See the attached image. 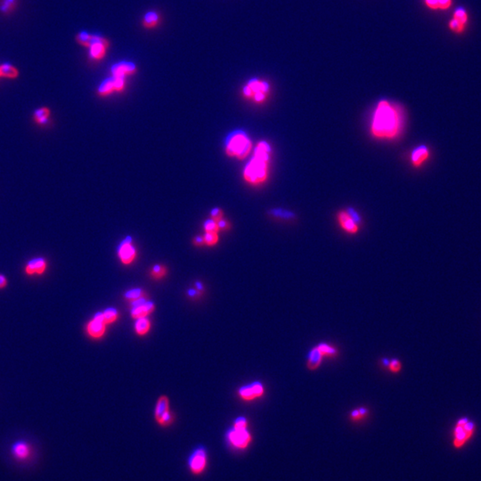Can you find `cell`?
I'll return each mask as SVG.
<instances>
[{"label": "cell", "instance_id": "obj_1", "mask_svg": "<svg viewBox=\"0 0 481 481\" xmlns=\"http://www.w3.org/2000/svg\"><path fill=\"white\" fill-rule=\"evenodd\" d=\"M405 125L402 108L387 100H381L373 112L371 132L380 140H392L399 136Z\"/></svg>", "mask_w": 481, "mask_h": 481}, {"label": "cell", "instance_id": "obj_2", "mask_svg": "<svg viewBox=\"0 0 481 481\" xmlns=\"http://www.w3.org/2000/svg\"><path fill=\"white\" fill-rule=\"evenodd\" d=\"M271 155V145L267 141L259 142L253 155L244 169V179L246 182L253 186H260L268 180Z\"/></svg>", "mask_w": 481, "mask_h": 481}, {"label": "cell", "instance_id": "obj_3", "mask_svg": "<svg viewBox=\"0 0 481 481\" xmlns=\"http://www.w3.org/2000/svg\"><path fill=\"white\" fill-rule=\"evenodd\" d=\"M253 149V142L247 133L237 129L227 135L225 140V150L229 157L244 159L248 157Z\"/></svg>", "mask_w": 481, "mask_h": 481}, {"label": "cell", "instance_id": "obj_4", "mask_svg": "<svg viewBox=\"0 0 481 481\" xmlns=\"http://www.w3.org/2000/svg\"><path fill=\"white\" fill-rule=\"evenodd\" d=\"M76 41L82 47L90 48V57L94 61H101L105 58L110 46L108 39L101 36L90 34L87 31L77 34Z\"/></svg>", "mask_w": 481, "mask_h": 481}, {"label": "cell", "instance_id": "obj_5", "mask_svg": "<svg viewBox=\"0 0 481 481\" xmlns=\"http://www.w3.org/2000/svg\"><path fill=\"white\" fill-rule=\"evenodd\" d=\"M477 430L476 423L468 417L458 420L453 431V446L456 449H461L472 439Z\"/></svg>", "mask_w": 481, "mask_h": 481}, {"label": "cell", "instance_id": "obj_6", "mask_svg": "<svg viewBox=\"0 0 481 481\" xmlns=\"http://www.w3.org/2000/svg\"><path fill=\"white\" fill-rule=\"evenodd\" d=\"M270 93V85L268 82L260 81L259 78H252L245 86L243 90L244 97L248 99H253L257 104L264 103Z\"/></svg>", "mask_w": 481, "mask_h": 481}, {"label": "cell", "instance_id": "obj_7", "mask_svg": "<svg viewBox=\"0 0 481 481\" xmlns=\"http://www.w3.org/2000/svg\"><path fill=\"white\" fill-rule=\"evenodd\" d=\"M337 220L341 228L349 234H356L359 231L360 217L352 209L341 210L337 214Z\"/></svg>", "mask_w": 481, "mask_h": 481}, {"label": "cell", "instance_id": "obj_8", "mask_svg": "<svg viewBox=\"0 0 481 481\" xmlns=\"http://www.w3.org/2000/svg\"><path fill=\"white\" fill-rule=\"evenodd\" d=\"M208 464V454L204 447L200 446L192 453L188 459V466L192 474L198 476L204 472Z\"/></svg>", "mask_w": 481, "mask_h": 481}, {"label": "cell", "instance_id": "obj_9", "mask_svg": "<svg viewBox=\"0 0 481 481\" xmlns=\"http://www.w3.org/2000/svg\"><path fill=\"white\" fill-rule=\"evenodd\" d=\"M229 443L237 449L247 448L253 440L252 434L246 429L233 427L227 432Z\"/></svg>", "mask_w": 481, "mask_h": 481}, {"label": "cell", "instance_id": "obj_10", "mask_svg": "<svg viewBox=\"0 0 481 481\" xmlns=\"http://www.w3.org/2000/svg\"><path fill=\"white\" fill-rule=\"evenodd\" d=\"M155 419L162 426H169L172 423V416L170 413V402L167 396L159 397L155 408Z\"/></svg>", "mask_w": 481, "mask_h": 481}, {"label": "cell", "instance_id": "obj_11", "mask_svg": "<svg viewBox=\"0 0 481 481\" xmlns=\"http://www.w3.org/2000/svg\"><path fill=\"white\" fill-rule=\"evenodd\" d=\"M118 256L120 261L125 265H129L135 260L136 256V248L132 244V238L127 236L120 243L118 248Z\"/></svg>", "mask_w": 481, "mask_h": 481}, {"label": "cell", "instance_id": "obj_12", "mask_svg": "<svg viewBox=\"0 0 481 481\" xmlns=\"http://www.w3.org/2000/svg\"><path fill=\"white\" fill-rule=\"evenodd\" d=\"M239 395L243 399L246 401H252L255 398L260 397L264 395L265 388L262 383L259 381L253 382L252 384L243 386L239 389Z\"/></svg>", "mask_w": 481, "mask_h": 481}, {"label": "cell", "instance_id": "obj_13", "mask_svg": "<svg viewBox=\"0 0 481 481\" xmlns=\"http://www.w3.org/2000/svg\"><path fill=\"white\" fill-rule=\"evenodd\" d=\"M11 454L17 462H27L32 455V448L29 443L17 441L11 447Z\"/></svg>", "mask_w": 481, "mask_h": 481}, {"label": "cell", "instance_id": "obj_14", "mask_svg": "<svg viewBox=\"0 0 481 481\" xmlns=\"http://www.w3.org/2000/svg\"><path fill=\"white\" fill-rule=\"evenodd\" d=\"M430 157H431L430 148L425 144H421L412 151L410 161L413 167L419 169L427 162L428 159H430Z\"/></svg>", "mask_w": 481, "mask_h": 481}, {"label": "cell", "instance_id": "obj_15", "mask_svg": "<svg viewBox=\"0 0 481 481\" xmlns=\"http://www.w3.org/2000/svg\"><path fill=\"white\" fill-rule=\"evenodd\" d=\"M154 310V305L151 301H146L143 298L135 299L133 302V308L131 315L133 318L145 317L148 314H151Z\"/></svg>", "mask_w": 481, "mask_h": 481}, {"label": "cell", "instance_id": "obj_16", "mask_svg": "<svg viewBox=\"0 0 481 481\" xmlns=\"http://www.w3.org/2000/svg\"><path fill=\"white\" fill-rule=\"evenodd\" d=\"M137 70L136 65L134 62L120 61L114 63L111 68V72L113 77H121L126 78L127 76H131L135 74Z\"/></svg>", "mask_w": 481, "mask_h": 481}, {"label": "cell", "instance_id": "obj_17", "mask_svg": "<svg viewBox=\"0 0 481 481\" xmlns=\"http://www.w3.org/2000/svg\"><path fill=\"white\" fill-rule=\"evenodd\" d=\"M46 268H47L46 260L43 258H37L28 262L27 266L25 268V271L28 275H33V274L41 275L45 272Z\"/></svg>", "mask_w": 481, "mask_h": 481}, {"label": "cell", "instance_id": "obj_18", "mask_svg": "<svg viewBox=\"0 0 481 481\" xmlns=\"http://www.w3.org/2000/svg\"><path fill=\"white\" fill-rule=\"evenodd\" d=\"M322 352L319 350L317 346L311 349L307 356V367L311 370L314 371L318 368L319 366L322 364L323 358H324Z\"/></svg>", "mask_w": 481, "mask_h": 481}, {"label": "cell", "instance_id": "obj_19", "mask_svg": "<svg viewBox=\"0 0 481 481\" xmlns=\"http://www.w3.org/2000/svg\"><path fill=\"white\" fill-rule=\"evenodd\" d=\"M114 92H116V84L113 76L110 78H105V81L98 87V90H97V93L99 94L101 97H107Z\"/></svg>", "mask_w": 481, "mask_h": 481}, {"label": "cell", "instance_id": "obj_20", "mask_svg": "<svg viewBox=\"0 0 481 481\" xmlns=\"http://www.w3.org/2000/svg\"><path fill=\"white\" fill-rule=\"evenodd\" d=\"M105 323L99 322L93 319L90 321L87 327V331L91 337L100 338L105 334Z\"/></svg>", "mask_w": 481, "mask_h": 481}, {"label": "cell", "instance_id": "obj_21", "mask_svg": "<svg viewBox=\"0 0 481 481\" xmlns=\"http://www.w3.org/2000/svg\"><path fill=\"white\" fill-rule=\"evenodd\" d=\"M159 23V16L156 12H148L144 15L143 19V26L146 30H151L158 26Z\"/></svg>", "mask_w": 481, "mask_h": 481}, {"label": "cell", "instance_id": "obj_22", "mask_svg": "<svg viewBox=\"0 0 481 481\" xmlns=\"http://www.w3.org/2000/svg\"><path fill=\"white\" fill-rule=\"evenodd\" d=\"M0 75L4 78H18L19 70L16 67L13 66L10 63H3L0 65Z\"/></svg>", "mask_w": 481, "mask_h": 481}, {"label": "cell", "instance_id": "obj_23", "mask_svg": "<svg viewBox=\"0 0 481 481\" xmlns=\"http://www.w3.org/2000/svg\"><path fill=\"white\" fill-rule=\"evenodd\" d=\"M150 327H151V323L146 317H140L136 319L135 328H136V333L139 335L147 334L150 330Z\"/></svg>", "mask_w": 481, "mask_h": 481}, {"label": "cell", "instance_id": "obj_24", "mask_svg": "<svg viewBox=\"0 0 481 481\" xmlns=\"http://www.w3.org/2000/svg\"><path fill=\"white\" fill-rule=\"evenodd\" d=\"M17 6V0H0V11L5 15L14 12Z\"/></svg>", "mask_w": 481, "mask_h": 481}, {"label": "cell", "instance_id": "obj_25", "mask_svg": "<svg viewBox=\"0 0 481 481\" xmlns=\"http://www.w3.org/2000/svg\"><path fill=\"white\" fill-rule=\"evenodd\" d=\"M49 115H50V110L47 107H42L36 111L34 113V118L36 121L39 124H45L48 120Z\"/></svg>", "mask_w": 481, "mask_h": 481}, {"label": "cell", "instance_id": "obj_26", "mask_svg": "<svg viewBox=\"0 0 481 481\" xmlns=\"http://www.w3.org/2000/svg\"><path fill=\"white\" fill-rule=\"evenodd\" d=\"M319 350L322 352L324 357H334L337 355V349L326 343H320L317 345Z\"/></svg>", "mask_w": 481, "mask_h": 481}, {"label": "cell", "instance_id": "obj_27", "mask_svg": "<svg viewBox=\"0 0 481 481\" xmlns=\"http://www.w3.org/2000/svg\"><path fill=\"white\" fill-rule=\"evenodd\" d=\"M103 314H104V317H105V325H109V324L115 322L117 317H118V312L113 307H108L107 309H105L103 312Z\"/></svg>", "mask_w": 481, "mask_h": 481}, {"label": "cell", "instance_id": "obj_28", "mask_svg": "<svg viewBox=\"0 0 481 481\" xmlns=\"http://www.w3.org/2000/svg\"><path fill=\"white\" fill-rule=\"evenodd\" d=\"M453 18L458 21L460 24L465 25V24H467V22H468V14L466 12V10L464 8L460 7V8H458L457 9H455Z\"/></svg>", "mask_w": 481, "mask_h": 481}, {"label": "cell", "instance_id": "obj_29", "mask_svg": "<svg viewBox=\"0 0 481 481\" xmlns=\"http://www.w3.org/2000/svg\"><path fill=\"white\" fill-rule=\"evenodd\" d=\"M205 233H218L220 230L217 225V222L214 221L213 219L206 220L203 225Z\"/></svg>", "mask_w": 481, "mask_h": 481}, {"label": "cell", "instance_id": "obj_30", "mask_svg": "<svg viewBox=\"0 0 481 481\" xmlns=\"http://www.w3.org/2000/svg\"><path fill=\"white\" fill-rule=\"evenodd\" d=\"M203 239H204V243L208 246H214L217 245V242L219 240L218 233H205Z\"/></svg>", "mask_w": 481, "mask_h": 481}, {"label": "cell", "instance_id": "obj_31", "mask_svg": "<svg viewBox=\"0 0 481 481\" xmlns=\"http://www.w3.org/2000/svg\"><path fill=\"white\" fill-rule=\"evenodd\" d=\"M367 415V410L365 408H361L359 409H356L351 413V419L354 421L363 419L365 415Z\"/></svg>", "mask_w": 481, "mask_h": 481}, {"label": "cell", "instance_id": "obj_32", "mask_svg": "<svg viewBox=\"0 0 481 481\" xmlns=\"http://www.w3.org/2000/svg\"><path fill=\"white\" fill-rule=\"evenodd\" d=\"M449 27H450L451 30H452L453 31H454V32H456V33H461V32H462L463 30H464L465 25L460 24L458 21H456V20L453 18V19L451 20L450 23H449Z\"/></svg>", "mask_w": 481, "mask_h": 481}, {"label": "cell", "instance_id": "obj_33", "mask_svg": "<svg viewBox=\"0 0 481 481\" xmlns=\"http://www.w3.org/2000/svg\"><path fill=\"white\" fill-rule=\"evenodd\" d=\"M152 276H155L157 278L163 277L166 274V268H164L162 265H156L151 270Z\"/></svg>", "mask_w": 481, "mask_h": 481}, {"label": "cell", "instance_id": "obj_34", "mask_svg": "<svg viewBox=\"0 0 481 481\" xmlns=\"http://www.w3.org/2000/svg\"><path fill=\"white\" fill-rule=\"evenodd\" d=\"M388 368L391 371L392 373H398L401 371V367H402V365H401V362L397 359H393V360L389 362L388 364Z\"/></svg>", "mask_w": 481, "mask_h": 481}, {"label": "cell", "instance_id": "obj_35", "mask_svg": "<svg viewBox=\"0 0 481 481\" xmlns=\"http://www.w3.org/2000/svg\"><path fill=\"white\" fill-rule=\"evenodd\" d=\"M141 294H142V291H141V290H139V289H134V290H131V291H128V292L125 294V297H126L127 299L135 300V299L140 298Z\"/></svg>", "mask_w": 481, "mask_h": 481}, {"label": "cell", "instance_id": "obj_36", "mask_svg": "<svg viewBox=\"0 0 481 481\" xmlns=\"http://www.w3.org/2000/svg\"><path fill=\"white\" fill-rule=\"evenodd\" d=\"M210 217H211V219H213L214 221L218 222L219 220H221L222 217H223V211L219 208H214L213 210H211V212H210Z\"/></svg>", "mask_w": 481, "mask_h": 481}, {"label": "cell", "instance_id": "obj_37", "mask_svg": "<svg viewBox=\"0 0 481 481\" xmlns=\"http://www.w3.org/2000/svg\"><path fill=\"white\" fill-rule=\"evenodd\" d=\"M248 426V422L245 419V417H238L233 423V427L240 428V429H246Z\"/></svg>", "mask_w": 481, "mask_h": 481}, {"label": "cell", "instance_id": "obj_38", "mask_svg": "<svg viewBox=\"0 0 481 481\" xmlns=\"http://www.w3.org/2000/svg\"><path fill=\"white\" fill-rule=\"evenodd\" d=\"M424 2L428 8L431 9L433 10L439 9V0H424Z\"/></svg>", "mask_w": 481, "mask_h": 481}, {"label": "cell", "instance_id": "obj_39", "mask_svg": "<svg viewBox=\"0 0 481 481\" xmlns=\"http://www.w3.org/2000/svg\"><path fill=\"white\" fill-rule=\"evenodd\" d=\"M452 5V0H439V9L446 10Z\"/></svg>", "mask_w": 481, "mask_h": 481}, {"label": "cell", "instance_id": "obj_40", "mask_svg": "<svg viewBox=\"0 0 481 481\" xmlns=\"http://www.w3.org/2000/svg\"><path fill=\"white\" fill-rule=\"evenodd\" d=\"M217 225H218V227H219V230H225V229L229 228V224L228 222L226 220H224L222 218L221 220L217 222Z\"/></svg>", "mask_w": 481, "mask_h": 481}, {"label": "cell", "instance_id": "obj_41", "mask_svg": "<svg viewBox=\"0 0 481 481\" xmlns=\"http://www.w3.org/2000/svg\"><path fill=\"white\" fill-rule=\"evenodd\" d=\"M7 283H8V282H7L6 277H5L4 276H2V275H0V288L5 287V286L7 285Z\"/></svg>", "mask_w": 481, "mask_h": 481}, {"label": "cell", "instance_id": "obj_42", "mask_svg": "<svg viewBox=\"0 0 481 481\" xmlns=\"http://www.w3.org/2000/svg\"><path fill=\"white\" fill-rule=\"evenodd\" d=\"M194 243L197 244V245H202L204 243V239H203V236H197L195 239H194Z\"/></svg>", "mask_w": 481, "mask_h": 481}, {"label": "cell", "instance_id": "obj_43", "mask_svg": "<svg viewBox=\"0 0 481 481\" xmlns=\"http://www.w3.org/2000/svg\"><path fill=\"white\" fill-rule=\"evenodd\" d=\"M0 77H1V75H0Z\"/></svg>", "mask_w": 481, "mask_h": 481}]
</instances>
